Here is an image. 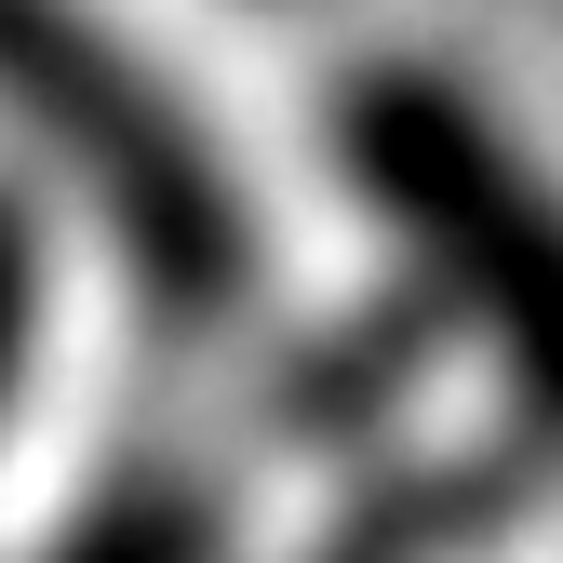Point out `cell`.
Here are the masks:
<instances>
[{"instance_id":"1","label":"cell","mask_w":563,"mask_h":563,"mask_svg":"<svg viewBox=\"0 0 563 563\" xmlns=\"http://www.w3.org/2000/svg\"><path fill=\"white\" fill-rule=\"evenodd\" d=\"M0 108H14L54 148V175L95 201V229L148 282V309L216 322L242 296V268H255L242 188L216 175L201 121L81 14V0H0Z\"/></svg>"},{"instance_id":"2","label":"cell","mask_w":563,"mask_h":563,"mask_svg":"<svg viewBox=\"0 0 563 563\" xmlns=\"http://www.w3.org/2000/svg\"><path fill=\"white\" fill-rule=\"evenodd\" d=\"M335 162L363 175V201L416 242V268H430L470 322H497L510 363H537L550 216H537L523 162L497 148V121L456 81H430V67H363V81L335 95Z\"/></svg>"},{"instance_id":"3","label":"cell","mask_w":563,"mask_h":563,"mask_svg":"<svg viewBox=\"0 0 563 563\" xmlns=\"http://www.w3.org/2000/svg\"><path fill=\"white\" fill-rule=\"evenodd\" d=\"M523 483H537V443H497V456H456V470H389L363 483L309 563H456L483 550L510 510H523Z\"/></svg>"},{"instance_id":"4","label":"cell","mask_w":563,"mask_h":563,"mask_svg":"<svg viewBox=\"0 0 563 563\" xmlns=\"http://www.w3.org/2000/svg\"><path fill=\"white\" fill-rule=\"evenodd\" d=\"M41 563H216V497L175 483V470H134V483H108Z\"/></svg>"},{"instance_id":"5","label":"cell","mask_w":563,"mask_h":563,"mask_svg":"<svg viewBox=\"0 0 563 563\" xmlns=\"http://www.w3.org/2000/svg\"><path fill=\"white\" fill-rule=\"evenodd\" d=\"M27 349H41V229H27V201L0 188V416L27 389Z\"/></svg>"}]
</instances>
